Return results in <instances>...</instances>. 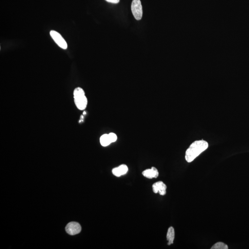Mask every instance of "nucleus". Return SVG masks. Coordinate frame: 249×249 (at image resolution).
I'll use <instances>...</instances> for the list:
<instances>
[{
  "instance_id": "f257e3e1",
  "label": "nucleus",
  "mask_w": 249,
  "mask_h": 249,
  "mask_svg": "<svg viewBox=\"0 0 249 249\" xmlns=\"http://www.w3.org/2000/svg\"><path fill=\"white\" fill-rule=\"evenodd\" d=\"M209 144L205 141L197 140L190 145L186 152L185 159L188 162H191L208 148Z\"/></svg>"
},
{
  "instance_id": "f03ea898",
  "label": "nucleus",
  "mask_w": 249,
  "mask_h": 249,
  "mask_svg": "<svg viewBox=\"0 0 249 249\" xmlns=\"http://www.w3.org/2000/svg\"><path fill=\"white\" fill-rule=\"evenodd\" d=\"M74 101L77 108L79 110L86 109L88 104V100L82 88L77 87L74 91Z\"/></svg>"
},
{
  "instance_id": "7ed1b4c3",
  "label": "nucleus",
  "mask_w": 249,
  "mask_h": 249,
  "mask_svg": "<svg viewBox=\"0 0 249 249\" xmlns=\"http://www.w3.org/2000/svg\"><path fill=\"white\" fill-rule=\"evenodd\" d=\"M131 10L136 20H139L142 19L143 8L140 0H133L131 5Z\"/></svg>"
},
{
  "instance_id": "20e7f679",
  "label": "nucleus",
  "mask_w": 249,
  "mask_h": 249,
  "mask_svg": "<svg viewBox=\"0 0 249 249\" xmlns=\"http://www.w3.org/2000/svg\"><path fill=\"white\" fill-rule=\"evenodd\" d=\"M50 35L51 38L54 40V41L60 47L64 49L67 48V43L59 33L57 31L52 30L50 31Z\"/></svg>"
},
{
  "instance_id": "39448f33",
  "label": "nucleus",
  "mask_w": 249,
  "mask_h": 249,
  "mask_svg": "<svg viewBox=\"0 0 249 249\" xmlns=\"http://www.w3.org/2000/svg\"><path fill=\"white\" fill-rule=\"evenodd\" d=\"M66 231L69 235H75L80 233L81 227L78 222H71L66 225Z\"/></svg>"
},
{
  "instance_id": "423d86ee",
  "label": "nucleus",
  "mask_w": 249,
  "mask_h": 249,
  "mask_svg": "<svg viewBox=\"0 0 249 249\" xmlns=\"http://www.w3.org/2000/svg\"><path fill=\"white\" fill-rule=\"evenodd\" d=\"M152 189L155 193H159L161 195L164 196L166 194L167 186L162 181H160L153 185Z\"/></svg>"
},
{
  "instance_id": "0eeeda50",
  "label": "nucleus",
  "mask_w": 249,
  "mask_h": 249,
  "mask_svg": "<svg viewBox=\"0 0 249 249\" xmlns=\"http://www.w3.org/2000/svg\"><path fill=\"white\" fill-rule=\"evenodd\" d=\"M128 171V168L125 164L120 165L112 170V173L115 176L120 177L125 174Z\"/></svg>"
},
{
  "instance_id": "6e6552de",
  "label": "nucleus",
  "mask_w": 249,
  "mask_h": 249,
  "mask_svg": "<svg viewBox=\"0 0 249 249\" xmlns=\"http://www.w3.org/2000/svg\"><path fill=\"white\" fill-rule=\"evenodd\" d=\"M142 174L145 177L151 179L157 178L159 176V172L156 168L153 167L151 169H147V170L143 171V172Z\"/></svg>"
},
{
  "instance_id": "1a4fd4ad",
  "label": "nucleus",
  "mask_w": 249,
  "mask_h": 249,
  "mask_svg": "<svg viewBox=\"0 0 249 249\" xmlns=\"http://www.w3.org/2000/svg\"><path fill=\"white\" fill-rule=\"evenodd\" d=\"M175 238V232L174 228L170 227L168 229L167 234V239L168 240V245L169 246L172 245L174 243Z\"/></svg>"
},
{
  "instance_id": "9d476101",
  "label": "nucleus",
  "mask_w": 249,
  "mask_h": 249,
  "mask_svg": "<svg viewBox=\"0 0 249 249\" xmlns=\"http://www.w3.org/2000/svg\"><path fill=\"white\" fill-rule=\"evenodd\" d=\"M100 142L101 144L103 147H107L112 143L109 134H104L101 136L100 138Z\"/></svg>"
},
{
  "instance_id": "9b49d317",
  "label": "nucleus",
  "mask_w": 249,
  "mask_h": 249,
  "mask_svg": "<svg viewBox=\"0 0 249 249\" xmlns=\"http://www.w3.org/2000/svg\"><path fill=\"white\" fill-rule=\"evenodd\" d=\"M229 247L225 243L222 242H217L212 246L211 249H228Z\"/></svg>"
},
{
  "instance_id": "f8f14e48",
  "label": "nucleus",
  "mask_w": 249,
  "mask_h": 249,
  "mask_svg": "<svg viewBox=\"0 0 249 249\" xmlns=\"http://www.w3.org/2000/svg\"><path fill=\"white\" fill-rule=\"evenodd\" d=\"M109 137H110V139H111L112 143L115 142L117 140V136L115 133H110L109 134Z\"/></svg>"
},
{
  "instance_id": "ddd939ff",
  "label": "nucleus",
  "mask_w": 249,
  "mask_h": 249,
  "mask_svg": "<svg viewBox=\"0 0 249 249\" xmlns=\"http://www.w3.org/2000/svg\"><path fill=\"white\" fill-rule=\"evenodd\" d=\"M107 2L111 3L117 4L119 2L120 0H105Z\"/></svg>"
}]
</instances>
